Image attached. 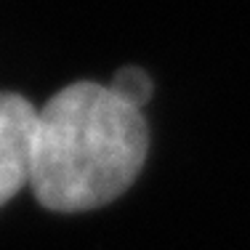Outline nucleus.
<instances>
[{"label":"nucleus","instance_id":"1","mask_svg":"<svg viewBox=\"0 0 250 250\" xmlns=\"http://www.w3.org/2000/svg\"><path fill=\"white\" fill-rule=\"evenodd\" d=\"M146 144L141 109L109 85L75 83L38 109L29 187L51 210L106 205L136 181Z\"/></svg>","mask_w":250,"mask_h":250},{"label":"nucleus","instance_id":"2","mask_svg":"<svg viewBox=\"0 0 250 250\" xmlns=\"http://www.w3.org/2000/svg\"><path fill=\"white\" fill-rule=\"evenodd\" d=\"M38 109L16 93H0V205L32 178Z\"/></svg>","mask_w":250,"mask_h":250},{"label":"nucleus","instance_id":"3","mask_svg":"<svg viewBox=\"0 0 250 250\" xmlns=\"http://www.w3.org/2000/svg\"><path fill=\"white\" fill-rule=\"evenodd\" d=\"M109 88L125 101V104L136 106V109H141L152 96V80H149V75L139 67L120 69V72L115 75V80L109 83Z\"/></svg>","mask_w":250,"mask_h":250}]
</instances>
